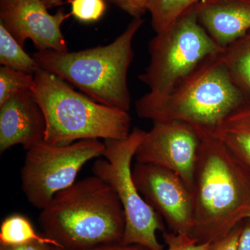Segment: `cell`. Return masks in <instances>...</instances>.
I'll return each instance as SVG.
<instances>
[{
    "label": "cell",
    "instance_id": "cell-9",
    "mask_svg": "<svg viewBox=\"0 0 250 250\" xmlns=\"http://www.w3.org/2000/svg\"><path fill=\"white\" fill-rule=\"evenodd\" d=\"M201 136L179 121L153 122L136 150V163L151 164L177 174L192 191Z\"/></svg>",
    "mask_w": 250,
    "mask_h": 250
},
{
    "label": "cell",
    "instance_id": "cell-5",
    "mask_svg": "<svg viewBox=\"0 0 250 250\" xmlns=\"http://www.w3.org/2000/svg\"><path fill=\"white\" fill-rule=\"evenodd\" d=\"M31 91L46 121L45 143L66 146L85 139H126L131 133L128 111L106 106L73 89L66 81L41 68Z\"/></svg>",
    "mask_w": 250,
    "mask_h": 250
},
{
    "label": "cell",
    "instance_id": "cell-2",
    "mask_svg": "<svg viewBox=\"0 0 250 250\" xmlns=\"http://www.w3.org/2000/svg\"><path fill=\"white\" fill-rule=\"evenodd\" d=\"M39 220L46 236L68 250L121 243L125 228L116 191L95 174L56 194Z\"/></svg>",
    "mask_w": 250,
    "mask_h": 250
},
{
    "label": "cell",
    "instance_id": "cell-13",
    "mask_svg": "<svg viewBox=\"0 0 250 250\" xmlns=\"http://www.w3.org/2000/svg\"><path fill=\"white\" fill-rule=\"evenodd\" d=\"M193 9L202 27L223 49L250 32V0H201Z\"/></svg>",
    "mask_w": 250,
    "mask_h": 250
},
{
    "label": "cell",
    "instance_id": "cell-19",
    "mask_svg": "<svg viewBox=\"0 0 250 250\" xmlns=\"http://www.w3.org/2000/svg\"><path fill=\"white\" fill-rule=\"evenodd\" d=\"M34 75L12 67H0V106L20 93L31 90Z\"/></svg>",
    "mask_w": 250,
    "mask_h": 250
},
{
    "label": "cell",
    "instance_id": "cell-3",
    "mask_svg": "<svg viewBox=\"0 0 250 250\" xmlns=\"http://www.w3.org/2000/svg\"><path fill=\"white\" fill-rule=\"evenodd\" d=\"M222 53L207 61L168 95H143L135 104L138 116L152 122H182L198 131L213 133L247 104L246 97L229 74Z\"/></svg>",
    "mask_w": 250,
    "mask_h": 250
},
{
    "label": "cell",
    "instance_id": "cell-24",
    "mask_svg": "<svg viewBox=\"0 0 250 250\" xmlns=\"http://www.w3.org/2000/svg\"><path fill=\"white\" fill-rule=\"evenodd\" d=\"M52 250H149L142 246H136V245H130L126 246L121 243L116 244L103 245V246L93 247V248H86V249L80 250H68L63 248H54L52 247Z\"/></svg>",
    "mask_w": 250,
    "mask_h": 250
},
{
    "label": "cell",
    "instance_id": "cell-17",
    "mask_svg": "<svg viewBox=\"0 0 250 250\" xmlns=\"http://www.w3.org/2000/svg\"><path fill=\"white\" fill-rule=\"evenodd\" d=\"M0 63L34 75L42 68L0 22Z\"/></svg>",
    "mask_w": 250,
    "mask_h": 250
},
{
    "label": "cell",
    "instance_id": "cell-18",
    "mask_svg": "<svg viewBox=\"0 0 250 250\" xmlns=\"http://www.w3.org/2000/svg\"><path fill=\"white\" fill-rule=\"evenodd\" d=\"M201 0H148L147 12L156 33L161 32L173 24L179 18Z\"/></svg>",
    "mask_w": 250,
    "mask_h": 250
},
{
    "label": "cell",
    "instance_id": "cell-6",
    "mask_svg": "<svg viewBox=\"0 0 250 250\" xmlns=\"http://www.w3.org/2000/svg\"><path fill=\"white\" fill-rule=\"evenodd\" d=\"M148 50L150 62L139 80L149 87V93L164 96L224 49L208 35L192 8L170 27L156 33Z\"/></svg>",
    "mask_w": 250,
    "mask_h": 250
},
{
    "label": "cell",
    "instance_id": "cell-27",
    "mask_svg": "<svg viewBox=\"0 0 250 250\" xmlns=\"http://www.w3.org/2000/svg\"><path fill=\"white\" fill-rule=\"evenodd\" d=\"M47 6L48 9L62 6L68 3L69 0H41Z\"/></svg>",
    "mask_w": 250,
    "mask_h": 250
},
{
    "label": "cell",
    "instance_id": "cell-8",
    "mask_svg": "<svg viewBox=\"0 0 250 250\" xmlns=\"http://www.w3.org/2000/svg\"><path fill=\"white\" fill-rule=\"evenodd\" d=\"M104 143L85 139L66 146L43 142L26 153L21 170L22 191L33 207L43 209L56 194L70 187L83 166L103 156Z\"/></svg>",
    "mask_w": 250,
    "mask_h": 250
},
{
    "label": "cell",
    "instance_id": "cell-25",
    "mask_svg": "<svg viewBox=\"0 0 250 250\" xmlns=\"http://www.w3.org/2000/svg\"><path fill=\"white\" fill-rule=\"evenodd\" d=\"M0 250H52V246L40 243H31L16 246H0Z\"/></svg>",
    "mask_w": 250,
    "mask_h": 250
},
{
    "label": "cell",
    "instance_id": "cell-12",
    "mask_svg": "<svg viewBox=\"0 0 250 250\" xmlns=\"http://www.w3.org/2000/svg\"><path fill=\"white\" fill-rule=\"evenodd\" d=\"M43 112L31 90L14 95L0 106V153L21 145L26 151L45 140Z\"/></svg>",
    "mask_w": 250,
    "mask_h": 250
},
{
    "label": "cell",
    "instance_id": "cell-14",
    "mask_svg": "<svg viewBox=\"0 0 250 250\" xmlns=\"http://www.w3.org/2000/svg\"><path fill=\"white\" fill-rule=\"evenodd\" d=\"M212 134L250 168V104L231 113Z\"/></svg>",
    "mask_w": 250,
    "mask_h": 250
},
{
    "label": "cell",
    "instance_id": "cell-4",
    "mask_svg": "<svg viewBox=\"0 0 250 250\" xmlns=\"http://www.w3.org/2000/svg\"><path fill=\"white\" fill-rule=\"evenodd\" d=\"M143 23V18H133L108 45L64 53L38 51L32 57L42 69L76 85L95 101L129 111L128 70L134 59L133 41Z\"/></svg>",
    "mask_w": 250,
    "mask_h": 250
},
{
    "label": "cell",
    "instance_id": "cell-15",
    "mask_svg": "<svg viewBox=\"0 0 250 250\" xmlns=\"http://www.w3.org/2000/svg\"><path fill=\"white\" fill-rule=\"evenodd\" d=\"M40 243L62 248L55 240L37 233L30 220L21 213H14L2 220L0 226V246H16Z\"/></svg>",
    "mask_w": 250,
    "mask_h": 250
},
{
    "label": "cell",
    "instance_id": "cell-26",
    "mask_svg": "<svg viewBox=\"0 0 250 250\" xmlns=\"http://www.w3.org/2000/svg\"><path fill=\"white\" fill-rule=\"evenodd\" d=\"M238 250H250V218L244 226H242Z\"/></svg>",
    "mask_w": 250,
    "mask_h": 250
},
{
    "label": "cell",
    "instance_id": "cell-7",
    "mask_svg": "<svg viewBox=\"0 0 250 250\" xmlns=\"http://www.w3.org/2000/svg\"><path fill=\"white\" fill-rule=\"evenodd\" d=\"M146 131L135 127L125 139L104 140V159L94 163L93 174L107 182L116 191L125 216L121 244L164 250L156 233L164 231L161 216L140 193L133 178L131 163Z\"/></svg>",
    "mask_w": 250,
    "mask_h": 250
},
{
    "label": "cell",
    "instance_id": "cell-10",
    "mask_svg": "<svg viewBox=\"0 0 250 250\" xmlns=\"http://www.w3.org/2000/svg\"><path fill=\"white\" fill-rule=\"evenodd\" d=\"M133 178L138 190L175 233L192 234L193 197L190 189L172 171L136 163Z\"/></svg>",
    "mask_w": 250,
    "mask_h": 250
},
{
    "label": "cell",
    "instance_id": "cell-1",
    "mask_svg": "<svg viewBox=\"0 0 250 250\" xmlns=\"http://www.w3.org/2000/svg\"><path fill=\"white\" fill-rule=\"evenodd\" d=\"M198 132L191 236L214 243L250 218V168L211 132Z\"/></svg>",
    "mask_w": 250,
    "mask_h": 250
},
{
    "label": "cell",
    "instance_id": "cell-21",
    "mask_svg": "<svg viewBox=\"0 0 250 250\" xmlns=\"http://www.w3.org/2000/svg\"><path fill=\"white\" fill-rule=\"evenodd\" d=\"M167 248L166 250H208L211 242L200 243L191 235L184 233H164Z\"/></svg>",
    "mask_w": 250,
    "mask_h": 250
},
{
    "label": "cell",
    "instance_id": "cell-11",
    "mask_svg": "<svg viewBox=\"0 0 250 250\" xmlns=\"http://www.w3.org/2000/svg\"><path fill=\"white\" fill-rule=\"evenodd\" d=\"M70 16L62 10L49 14L41 0H0V22L22 47L31 40L38 51L69 52L62 25Z\"/></svg>",
    "mask_w": 250,
    "mask_h": 250
},
{
    "label": "cell",
    "instance_id": "cell-16",
    "mask_svg": "<svg viewBox=\"0 0 250 250\" xmlns=\"http://www.w3.org/2000/svg\"><path fill=\"white\" fill-rule=\"evenodd\" d=\"M221 56L233 83L250 97V32L224 49Z\"/></svg>",
    "mask_w": 250,
    "mask_h": 250
},
{
    "label": "cell",
    "instance_id": "cell-20",
    "mask_svg": "<svg viewBox=\"0 0 250 250\" xmlns=\"http://www.w3.org/2000/svg\"><path fill=\"white\" fill-rule=\"evenodd\" d=\"M106 0H69L70 14L81 22H97L106 11Z\"/></svg>",
    "mask_w": 250,
    "mask_h": 250
},
{
    "label": "cell",
    "instance_id": "cell-22",
    "mask_svg": "<svg viewBox=\"0 0 250 250\" xmlns=\"http://www.w3.org/2000/svg\"><path fill=\"white\" fill-rule=\"evenodd\" d=\"M131 16L141 18L147 12L148 0H106Z\"/></svg>",
    "mask_w": 250,
    "mask_h": 250
},
{
    "label": "cell",
    "instance_id": "cell-23",
    "mask_svg": "<svg viewBox=\"0 0 250 250\" xmlns=\"http://www.w3.org/2000/svg\"><path fill=\"white\" fill-rule=\"evenodd\" d=\"M242 227L238 225L227 236L212 243L208 250H238Z\"/></svg>",
    "mask_w": 250,
    "mask_h": 250
}]
</instances>
